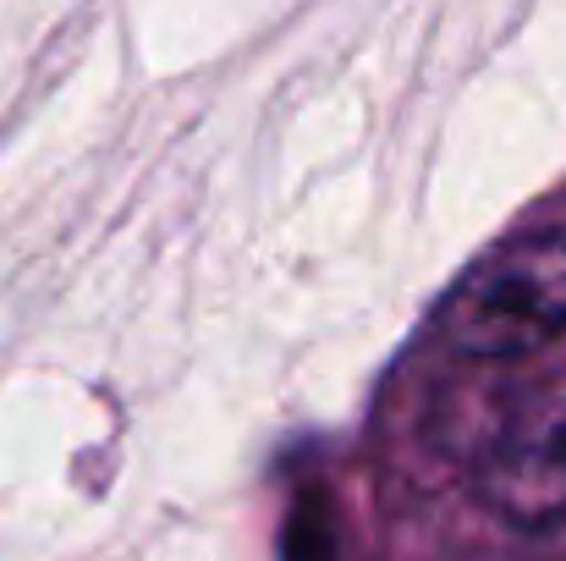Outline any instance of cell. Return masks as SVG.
Segmentation results:
<instances>
[{
	"label": "cell",
	"instance_id": "obj_2",
	"mask_svg": "<svg viewBox=\"0 0 566 561\" xmlns=\"http://www.w3.org/2000/svg\"><path fill=\"white\" fill-rule=\"evenodd\" d=\"M479 501L528 534L566 523V380L528 391L473 468Z\"/></svg>",
	"mask_w": 566,
	"mask_h": 561
},
{
	"label": "cell",
	"instance_id": "obj_1",
	"mask_svg": "<svg viewBox=\"0 0 566 561\" xmlns=\"http://www.w3.org/2000/svg\"><path fill=\"white\" fill-rule=\"evenodd\" d=\"M446 347L468 359H523L566 336V226L484 253L440 303Z\"/></svg>",
	"mask_w": 566,
	"mask_h": 561
}]
</instances>
